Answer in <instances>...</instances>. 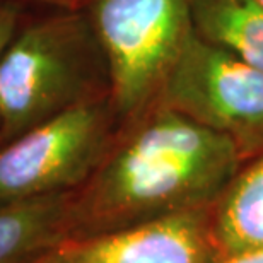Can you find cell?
<instances>
[{"mask_svg": "<svg viewBox=\"0 0 263 263\" xmlns=\"http://www.w3.org/2000/svg\"><path fill=\"white\" fill-rule=\"evenodd\" d=\"M193 0H84L81 9L106 59L120 125L157 101L193 36Z\"/></svg>", "mask_w": 263, "mask_h": 263, "instance_id": "obj_3", "label": "cell"}, {"mask_svg": "<svg viewBox=\"0 0 263 263\" xmlns=\"http://www.w3.org/2000/svg\"><path fill=\"white\" fill-rule=\"evenodd\" d=\"M193 34L263 72L260 0H193Z\"/></svg>", "mask_w": 263, "mask_h": 263, "instance_id": "obj_9", "label": "cell"}, {"mask_svg": "<svg viewBox=\"0 0 263 263\" xmlns=\"http://www.w3.org/2000/svg\"><path fill=\"white\" fill-rule=\"evenodd\" d=\"M260 2H261V4H263V0H260Z\"/></svg>", "mask_w": 263, "mask_h": 263, "instance_id": "obj_14", "label": "cell"}, {"mask_svg": "<svg viewBox=\"0 0 263 263\" xmlns=\"http://www.w3.org/2000/svg\"><path fill=\"white\" fill-rule=\"evenodd\" d=\"M17 2L24 7L36 10H48V9H81L84 0H9Z\"/></svg>", "mask_w": 263, "mask_h": 263, "instance_id": "obj_11", "label": "cell"}, {"mask_svg": "<svg viewBox=\"0 0 263 263\" xmlns=\"http://www.w3.org/2000/svg\"><path fill=\"white\" fill-rule=\"evenodd\" d=\"M72 192L0 203V263H33L68 238Z\"/></svg>", "mask_w": 263, "mask_h": 263, "instance_id": "obj_7", "label": "cell"}, {"mask_svg": "<svg viewBox=\"0 0 263 263\" xmlns=\"http://www.w3.org/2000/svg\"><path fill=\"white\" fill-rule=\"evenodd\" d=\"M214 263H263V246L245 250L228 256H219Z\"/></svg>", "mask_w": 263, "mask_h": 263, "instance_id": "obj_12", "label": "cell"}, {"mask_svg": "<svg viewBox=\"0 0 263 263\" xmlns=\"http://www.w3.org/2000/svg\"><path fill=\"white\" fill-rule=\"evenodd\" d=\"M120 127L111 96L91 98L0 147V203L77 190Z\"/></svg>", "mask_w": 263, "mask_h": 263, "instance_id": "obj_4", "label": "cell"}, {"mask_svg": "<svg viewBox=\"0 0 263 263\" xmlns=\"http://www.w3.org/2000/svg\"><path fill=\"white\" fill-rule=\"evenodd\" d=\"M50 263H214L207 207L161 215L127 228L68 238L48 251Z\"/></svg>", "mask_w": 263, "mask_h": 263, "instance_id": "obj_6", "label": "cell"}, {"mask_svg": "<svg viewBox=\"0 0 263 263\" xmlns=\"http://www.w3.org/2000/svg\"><path fill=\"white\" fill-rule=\"evenodd\" d=\"M104 94L106 59L82 9L28 12L0 59V147Z\"/></svg>", "mask_w": 263, "mask_h": 263, "instance_id": "obj_2", "label": "cell"}, {"mask_svg": "<svg viewBox=\"0 0 263 263\" xmlns=\"http://www.w3.org/2000/svg\"><path fill=\"white\" fill-rule=\"evenodd\" d=\"M156 103L229 137L246 161L263 152V72L195 34Z\"/></svg>", "mask_w": 263, "mask_h": 263, "instance_id": "obj_5", "label": "cell"}, {"mask_svg": "<svg viewBox=\"0 0 263 263\" xmlns=\"http://www.w3.org/2000/svg\"><path fill=\"white\" fill-rule=\"evenodd\" d=\"M33 263H50V261H46V260L43 258V256H41L40 260H36V261H33Z\"/></svg>", "mask_w": 263, "mask_h": 263, "instance_id": "obj_13", "label": "cell"}, {"mask_svg": "<svg viewBox=\"0 0 263 263\" xmlns=\"http://www.w3.org/2000/svg\"><path fill=\"white\" fill-rule=\"evenodd\" d=\"M245 162L229 137L156 103L120 125L89 180L72 192L68 238L214 205Z\"/></svg>", "mask_w": 263, "mask_h": 263, "instance_id": "obj_1", "label": "cell"}, {"mask_svg": "<svg viewBox=\"0 0 263 263\" xmlns=\"http://www.w3.org/2000/svg\"><path fill=\"white\" fill-rule=\"evenodd\" d=\"M214 205L215 258L263 246V152L245 162Z\"/></svg>", "mask_w": 263, "mask_h": 263, "instance_id": "obj_8", "label": "cell"}, {"mask_svg": "<svg viewBox=\"0 0 263 263\" xmlns=\"http://www.w3.org/2000/svg\"><path fill=\"white\" fill-rule=\"evenodd\" d=\"M28 12L29 9L17 2L0 0V59Z\"/></svg>", "mask_w": 263, "mask_h": 263, "instance_id": "obj_10", "label": "cell"}]
</instances>
